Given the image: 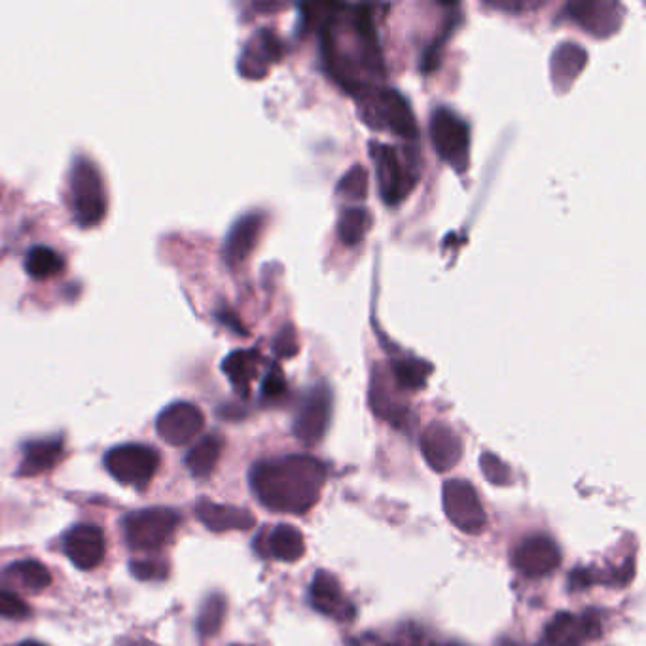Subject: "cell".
I'll return each instance as SVG.
<instances>
[{"label":"cell","mask_w":646,"mask_h":646,"mask_svg":"<svg viewBox=\"0 0 646 646\" xmlns=\"http://www.w3.org/2000/svg\"><path fill=\"white\" fill-rule=\"evenodd\" d=\"M328 468L311 455H287L256 463L251 487L256 499L273 512L306 514L321 497Z\"/></svg>","instance_id":"6da1fadb"},{"label":"cell","mask_w":646,"mask_h":646,"mask_svg":"<svg viewBox=\"0 0 646 646\" xmlns=\"http://www.w3.org/2000/svg\"><path fill=\"white\" fill-rule=\"evenodd\" d=\"M360 97V118L370 127L377 131L389 129L398 137L404 139H415L419 129L415 124L412 108L408 99L393 90V88H383V90L362 91Z\"/></svg>","instance_id":"7a4b0ae2"},{"label":"cell","mask_w":646,"mask_h":646,"mask_svg":"<svg viewBox=\"0 0 646 646\" xmlns=\"http://www.w3.org/2000/svg\"><path fill=\"white\" fill-rule=\"evenodd\" d=\"M180 516L171 508H144L129 512L124 521L127 546L137 552H156L165 546L179 527Z\"/></svg>","instance_id":"3957f363"},{"label":"cell","mask_w":646,"mask_h":646,"mask_svg":"<svg viewBox=\"0 0 646 646\" xmlns=\"http://www.w3.org/2000/svg\"><path fill=\"white\" fill-rule=\"evenodd\" d=\"M71 194L74 215L82 228L97 226L107 215L105 184L88 158H78L72 165Z\"/></svg>","instance_id":"277c9868"},{"label":"cell","mask_w":646,"mask_h":646,"mask_svg":"<svg viewBox=\"0 0 646 646\" xmlns=\"http://www.w3.org/2000/svg\"><path fill=\"white\" fill-rule=\"evenodd\" d=\"M432 144L438 156L457 173L467 171L470 162V127L451 108L434 110L431 120Z\"/></svg>","instance_id":"5b68a950"},{"label":"cell","mask_w":646,"mask_h":646,"mask_svg":"<svg viewBox=\"0 0 646 646\" xmlns=\"http://www.w3.org/2000/svg\"><path fill=\"white\" fill-rule=\"evenodd\" d=\"M370 156L376 163L379 192L385 205H398L408 198L417 184V173L408 163L402 162L398 148L389 144L370 143Z\"/></svg>","instance_id":"8992f818"},{"label":"cell","mask_w":646,"mask_h":646,"mask_svg":"<svg viewBox=\"0 0 646 646\" xmlns=\"http://www.w3.org/2000/svg\"><path fill=\"white\" fill-rule=\"evenodd\" d=\"M105 467L116 482L144 489L158 472L160 455L143 444L116 446L105 455Z\"/></svg>","instance_id":"52a82bcc"},{"label":"cell","mask_w":646,"mask_h":646,"mask_svg":"<svg viewBox=\"0 0 646 646\" xmlns=\"http://www.w3.org/2000/svg\"><path fill=\"white\" fill-rule=\"evenodd\" d=\"M442 504L448 520L459 531L468 535L484 531L487 516L474 485L465 480H449L442 489Z\"/></svg>","instance_id":"ba28073f"},{"label":"cell","mask_w":646,"mask_h":646,"mask_svg":"<svg viewBox=\"0 0 646 646\" xmlns=\"http://www.w3.org/2000/svg\"><path fill=\"white\" fill-rule=\"evenodd\" d=\"M205 415L192 402H175L156 419V431L169 446H186L203 431Z\"/></svg>","instance_id":"9c48e42d"},{"label":"cell","mask_w":646,"mask_h":646,"mask_svg":"<svg viewBox=\"0 0 646 646\" xmlns=\"http://www.w3.org/2000/svg\"><path fill=\"white\" fill-rule=\"evenodd\" d=\"M332 413V395L328 387L319 385L307 395L304 404L300 406V412L294 421V436L304 446H315L319 444L326 434L328 423Z\"/></svg>","instance_id":"30bf717a"},{"label":"cell","mask_w":646,"mask_h":646,"mask_svg":"<svg viewBox=\"0 0 646 646\" xmlns=\"http://www.w3.org/2000/svg\"><path fill=\"white\" fill-rule=\"evenodd\" d=\"M419 446L427 465L436 472H448L463 457V442L446 423H431L421 432Z\"/></svg>","instance_id":"8fae6325"},{"label":"cell","mask_w":646,"mask_h":646,"mask_svg":"<svg viewBox=\"0 0 646 646\" xmlns=\"http://www.w3.org/2000/svg\"><path fill=\"white\" fill-rule=\"evenodd\" d=\"M63 548L67 557L71 559L72 565L78 567L80 571H91L99 567L107 554L103 531L88 523L74 525L69 529L63 539Z\"/></svg>","instance_id":"7c38bea8"},{"label":"cell","mask_w":646,"mask_h":646,"mask_svg":"<svg viewBox=\"0 0 646 646\" xmlns=\"http://www.w3.org/2000/svg\"><path fill=\"white\" fill-rule=\"evenodd\" d=\"M565 18L575 21L597 38L614 35L622 25V6L616 2H573L565 8Z\"/></svg>","instance_id":"4fadbf2b"},{"label":"cell","mask_w":646,"mask_h":646,"mask_svg":"<svg viewBox=\"0 0 646 646\" xmlns=\"http://www.w3.org/2000/svg\"><path fill=\"white\" fill-rule=\"evenodd\" d=\"M561 563V552L554 540L535 535L523 540L514 552V567L527 578H540L556 571Z\"/></svg>","instance_id":"5bb4252c"},{"label":"cell","mask_w":646,"mask_h":646,"mask_svg":"<svg viewBox=\"0 0 646 646\" xmlns=\"http://www.w3.org/2000/svg\"><path fill=\"white\" fill-rule=\"evenodd\" d=\"M601 635V624L592 614L561 612L546 629L550 646H582Z\"/></svg>","instance_id":"9a60e30c"},{"label":"cell","mask_w":646,"mask_h":646,"mask_svg":"<svg viewBox=\"0 0 646 646\" xmlns=\"http://www.w3.org/2000/svg\"><path fill=\"white\" fill-rule=\"evenodd\" d=\"M283 55V42L270 29H262L245 46L239 57V72L249 80H260L270 71L271 63H277Z\"/></svg>","instance_id":"2e32d148"},{"label":"cell","mask_w":646,"mask_h":646,"mask_svg":"<svg viewBox=\"0 0 646 646\" xmlns=\"http://www.w3.org/2000/svg\"><path fill=\"white\" fill-rule=\"evenodd\" d=\"M311 605L315 611L336 620H351L355 616V607L345 599L338 578L328 571H317L313 576Z\"/></svg>","instance_id":"e0dca14e"},{"label":"cell","mask_w":646,"mask_h":646,"mask_svg":"<svg viewBox=\"0 0 646 646\" xmlns=\"http://www.w3.org/2000/svg\"><path fill=\"white\" fill-rule=\"evenodd\" d=\"M264 220L262 213H249L235 222L224 243V258L228 266H239L251 256L262 234Z\"/></svg>","instance_id":"ac0fdd59"},{"label":"cell","mask_w":646,"mask_h":646,"mask_svg":"<svg viewBox=\"0 0 646 646\" xmlns=\"http://www.w3.org/2000/svg\"><path fill=\"white\" fill-rule=\"evenodd\" d=\"M201 523L215 533H226V531H249L254 527L256 518L252 516L249 510L239 508V506H230V504H218L201 499L196 506Z\"/></svg>","instance_id":"d6986e66"},{"label":"cell","mask_w":646,"mask_h":646,"mask_svg":"<svg viewBox=\"0 0 646 646\" xmlns=\"http://www.w3.org/2000/svg\"><path fill=\"white\" fill-rule=\"evenodd\" d=\"M588 65V52L576 42H561L552 54L550 76L559 93L569 90L575 84L580 72Z\"/></svg>","instance_id":"ffe728a7"},{"label":"cell","mask_w":646,"mask_h":646,"mask_svg":"<svg viewBox=\"0 0 646 646\" xmlns=\"http://www.w3.org/2000/svg\"><path fill=\"white\" fill-rule=\"evenodd\" d=\"M63 457V440L61 438H46L25 444L23 461L19 465L18 474L23 478L40 476L61 461Z\"/></svg>","instance_id":"44dd1931"},{"label":"cell","mask_w":646,"mask_h":646,"mask_svg":"<svg viewBox=\"0 0 646 646\" xmlns=\"http://www.w3.org/2000/svg\"><path fill=\"white\" fill-rule=\"evenodd\" d=\"M260 364H262V355L256 349H241L224 359L222 372L232 381L239 395L249 396L251 383L258 376Z\"/></svg>","instance_id":"7402d4cb"},{"label":"cell","mask_w":646,"mask_h":646,"mask_svg":"<svg viewBox=\"0 0 646 646\" xmlns=\"http://www.w3.org/2000/svg\"><path fill=\"white\" fill-rule=\"evenodd\" d=\"M4 580L8 584L19 586L21 590L27 592H42L52 584V573L46 565L35 559H25L10 565L4 571Z\"/></svg>","instance_id":"603a6c76"},{"label":"cell","mask_w":646,"mask_h":646,"mask_svg":"<svg viewBox=\"0 0 646 646\" xmlns=\"http://www.w3.org/2000/svg\"><path fill=\"white\" fill-rule=\"evenodd\" d=\"M268 550L270 556L279 559V561H298L300 557L306 554V540L300 529L281 523L277 525L268 537Z\"/></svg>","instance_id":"cb8c5ba5"},{"label":"cell","mask_w":646,"mask_h":646,"mask_svg":"<svg viewBox=\"0 0 646 646\" xmlns=\"http://www.w3.org/2000/svg\"><path fill=\"white\" fill-rule=\"evenodd\" d=\"M222 448L224 440L218 434H209L188 451L184 463L196 478H207L215 470L216 463L222 455Z\"/></svg>","instance_id":"d4e9b609"},{"label":"cell","mask_w":646,"mask_h":646,"mask_svg":"<svg viewBox=\"0 0 646 646\" xmlns=\"http://www.w3.org/2000/svg\"><path fill=\"white\" fill-rule=\"evenodd\" d=\"M370 406H372V412L385 421H391L396 427L406 423V415H408L406 406L396 402L395 396L389 391V385L383 381V377L379 376V372H376L372 379Z\"/></svg>","instance_id":"484cf974"},{"label":"cell","mask_w":646,"mask_h":646,"mask_svg":"<svg viewBox=\"0 0 646 646\" xmlns=\"http://www.w3.org/2000/svg\"><path fill=\"white\" fill-rule=\"evenodd\" d=\"M391 374L400 389L419 391L427 385V379L432 374V366L427 360L400 357V359L393 360Z\"/></svg>","instance_id":"4316f807"},{"label":"cell","mask_w":646,"mask_h":646,"mask_svg":"<svg viewBox=\"0 0 646 646\" xmlns=\"http://www.w3.org/2000/svg\"><path fill=\"white\" fill-rule=\"evenodd\" d=\"M374 224V218L366 207H349L338 220V237L347 247H355L366 237Z\"/></svg>","instance_id":"83f0119b"},{"label":"cell","mask_w":646,"mask_h":646,"mask_svg":"<svg viewBox=\"0 0 646 646\" xmlns=\"http://www.w3.org/2000/svg\"><path fill=\"white\" fill-rule=\"evenodd\" d=\"M65 268V260L50 247H35L27 252L25 271L35 281H46L59 275Z\"/></svg>","instance_id":"f1b7e54d"},{"label":"cell","mask_w":646,"mask_h":646,"mask_svg":"<svg viewBox=\"0 0 646 646\" xmlns=\"http://www.w3.org/2000/svg\"><path fill=\"white\" fill-rule=\"evenodd\" d=\"M226 609H228L226 599L220 593H211L203 601L198 616V631L203 639L213 637L220 631L222 624H224V618H226Z\"/></svg>","instance_id":"f546056e"},{"label":"cell","mask_w":646,"mask_h":646,"mask_svg":"<svg viewBox=\"0 0 646 646\" xmlns=\"http://www.w3.org/2000/svg\"><path fill=\"white\" fill-rule=\"evenodd\" d=\"M370 175L362 165H353L338 182L336 192L349 201H364L368 196Z\"/></svg>","instance_id":"4dcf8cb0"},{"label":"cell","mask_w":646,"mask_h":646,"mask_svg":"<svg viewBox=\"0 0 646 646\" xmlns=\"http://www.w3.org/2000/svg\"><path fill=\"white\" fill-rule=\"evenodd\" d=\"M480 468L484 472L485 478L495 485H510L512 484V470L510 467L503 463L501 457H497L495 453H484L480 457Z\"/></svg>","instance_id":"1f68e13d"},{"label":"cell","mask_w":646,"mask_h":646,"mask_svg":"<svg viewBox=\"0 0 646 646\" xmlns=\"http://www.w3.org/2000/svg\"><path fill=\"white\" fill-rule=\"evenodd\" d=\"M29 616H31V609L18 593L0 590V618L25 620Z\"/></svg>","instance_id":"d6a6232c"},{"label":"cell","mask_w":646,"mask_h":646,"mask_svg":"<svg viewBox=\"0 0 646 646\" xmlns=\"http://www.w3.org/2000/svg\"><path fill=\"white\" fill-rule=\"evenodd\" d=\"M129 569H131V575L139 578V580H144V582H150V580L158 582V580H165L169 575V567L163 561H158V559L131 561Z\"/></svg>","instance_id":"836d02e7"},{"label":"cell","mask_w":646,"mask_h":646,"mask_svg":"<svg viewBox=\"0 0 646 646\" xmlns=\"http://www.w3.org/2000/svg\"><path fill=\"white\" fill-rule=\"evenodd\" d=\"M287 395V381H285V374L281 372V368L277 364H273L268 372V376L262 383V398L264 400H279Z\"/></svg>","instance_id":"e575fe53"},{"label":"cell","mask_w":646,"mask_h":646,"mask_svg":"<svg viewBox=\"0 0 646 646\" xmlns=\"http://www.w3.org/2000/svg\"><path fill=\"white\" fill-rule=\"evenodd\" d=\"M273 349H275V353H277L279 357H283V359H292V357L298 353L296 332H294V328H292L290 324L285 326V328L277 334V338L273 340Z\"/></svg>","instance_id":"d590c367"},{"label":"cell","mask_w":646,"mask_h":646,"mask_svg":"<svg viewBox=\"0 0 646 646\" xmlns=\"http://www.w3.org/2000/svg\"><path fill=\"white\" fill-rule=\"evenodd\" d=\"M593 578L590 571H584V569H578L573 575L569 576V586L571 590H582V588H588L592 586Z\"/></svg>","instance_id":"8d00e7d4"},{"label":"cell","mask_w":646,"mask_h":646,"mask_svg":"<svg viewBox=\"0 0 646 646\" xmlns=\"http://www.w3.org/2000/svg\"><path fill=\"white\" fill-rule=\"evenodd\" d=\"M14 646H44V645H40V643H35V641H25V643H19V645H14Z\"/></svg>","instance_id":"74e56055"}]
</instances>
